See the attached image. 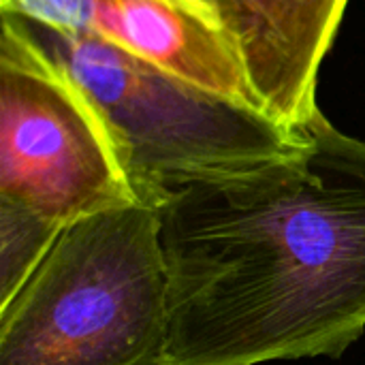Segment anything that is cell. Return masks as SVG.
Listing matches in <instances>:
<instances>
[{"instance_id": "6da1fadb", "label": "cell", "mask_w": 365, "mask_h": 365, "mask_svg": "<svg viewBox=\"0 0 365 365\" xmlns=\"http://www.w3.org/2000/svg\"><path fill=\"white\" fill-rule=\"evenodd\" d=\"M304 143L160 207L169 365L342 357L365 334V141L317 107Z\"/></svg>"}, {"instance_id": "7a4b0ae2", "label": "cell", "mask_w": 365, "mask_h": 365, "mask_svg": "<svg viewBox=\"0 0 365 365\" xmlns=\"http://www.w3.org/2000/svg\"><path fill=\"white\" fill-rule=\"evenodd\" d=\"M160 214L130 203L75 220L0 306V365H169Z\"/></svg>"}, {"instance_id": "3957f363", "label": "cell", "mask_w": 365, "mask_h": 365, "mask_svg": "<svg viewBox=\"0 0 365 365\" xmlns=\"http://www.w3.org/2000/svg\"><path fill=\"white\" fill-rule=\"evenodd\" d=\"M43 32L107 113L137 199L154 210L188 184L261 167L304 143L302 124L218 98L94 34Z\"/></svg>"}, {"instance_id": "277c9868", "label": "cell", "mask_w": 365, "mask_h": 365, "mask_svg": "<svg viewBox=\"0 0 365 365\" xmlns=\"http://www.w3.org/2000/svg\"><path fill=\"white\" fill-rule=\"evenodd\" d=\"M0 199L62 227L141 203L124 143L30 21L2 11Z\"/></svg>"}, {"instance_id": "5b68a950", "label": "cell", "mask_w": 365, "mask_h": 365, "mask_svg": "<svg viewBox=\"0 0 365 365\" xmlns=\"http://www.w3.org/2000/svg\"><path fill=\"white\" fill-rule=\"evenodd\" d=\"M235 47L261 111L287 126L317 105L319 68L349 0H207Z\"/></svg>"}, {"instance_id": "8992f818", "label": "cell", "mask_w": 365, "mask_h": 365, "mask_svg": "<svg viewBox=\"0 0 365 365\" xmlns=\"http://www.w3.org/2000/svg\"><path fill=\"white\" fill-rule=\"evenodd\" d=\"M88 34L184 83L261 111L222 28L182 6L165 0H94Z\"/></svg>"}, {"instance_id": "52a82bcc", "label": "cell", "mask_w": 365, "mask_h": 365, "mask_svg": "<svg viewBox=\"0 0 365 365\" xmlns=\"http://www.w3.org/2000/svg\"><path fill=\"white\" fill-rule=\"evenodd\" d=\"M62 229L24 205L0 199V306L26 284Z\"/></svg>"}, {"instance_id": "ba28073f", "label": "cell", "mask_w": 365, "mask_h": 365, "mask_svg": "<svg viewBox=\"0 0 365 365\" xmlns=\"http://www.w3.org/2000/svg\"><path fill=\"white\" fill-rule=\"evenodd\" d=\"M165 2H171L175 6H182V9H186V11L195 13V15H201V17L210 19L216 26H220L218 15H216V11L212 9V4L207 0H165Z\"/></svg>"}, {"instance_id": "9c48e42d", "label": "cell", "mask_w": 365, "mask_h": 365, "mask_svg": "<svg viewBox=\"0 0 365 365\" xmlns=\"http://www.w3.org/2000/svg\"><path fill=\"white\" fill-rule=\"evenodd\" d=\"M11 2H15V0H0V6H9Z\"/></svg>"}]
</instances>
